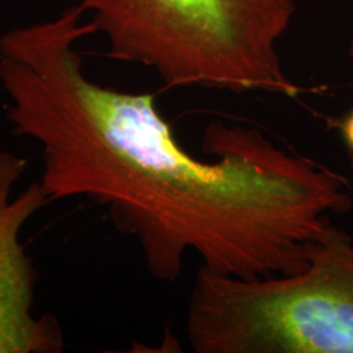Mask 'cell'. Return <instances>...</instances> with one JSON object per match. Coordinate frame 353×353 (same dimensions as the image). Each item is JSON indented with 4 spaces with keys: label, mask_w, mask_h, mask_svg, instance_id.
<instances>
[{
    "label": "cell",
    "mask_w": 353,
    "mask_h": 353,
    "mask_svg": "<svg viewBox=\"0 0 353 353\" xmlns=\"http://www.w3.org/2000/svg\"><path fill=\"white\" fill-rule=\"evenodd\" d=\"M202 148L207 159L179 143L154 94L100 85L57 123L46 176L58 199L105 207L160 281H176L188 254L232 278L296 274L352 207L344 176L258 127L214 121Z\"/></svg>",
    "instance_id": "cell-1"
},
{
    "label": "cell",
    "mask_w": 353,
    "mask_h": 353,
    "mask_svg": "<svg viewBox=\"0 0 353 353\" xmlns=\"http://www.w3.org/2000/svg\"><path fill=\"white\" fill-rule=\"evenodd\" d=\"M115 61L144 65L168 88L262 92L296 99L279 43L294 0H79Z\"/></svg>",
    "instance_id": "cell-2"
},
{
    "label": "cell",
    "mask_w": 353,
    "mask_h": 353,
    "mask_svg": "<svg viewBox=\"0 0 353 353\" xmlns=\"http://www.w3.org/2000/svg\"><path fill=\"white\" fill-rule=\"evenodd\" d=\"M26 166L24 157L0 148V353H59L62 327L34 312L37 271L20 239L28 221L50 203L39 182L13 194Z\"/></svg>",
    "instance_id": "cell-4"
},
{
    "label": "cell",
    "mask_w": 353,
    "mask_h": 353,
    "mask_svg": "<svg viewBox=\"0 0 353 353\" xmlns=\"http://www.w3.org/2000/svg\"><path fill=\"white\" fill-rule=\"evenodd\" d=\"M186 335L195 353H353V239L332 225L301 271L239 279L201 267Z\"/></svg>",
    "instance_id": "cell-3"
},
{
    "label": "cell",
    "mask_w": 353,
    "mask_h": 353,
    "mask_svg": "<svg viewBox=\"0 0 353 353\" xmlns=\"http://www.w3.org/2000/svg\"><path fill=\"white\" fill-rule=\"evenodd\" d=\"M348 55L353 62V39L348 49ZM327 122L328 127L338 134L353 169V106L339 117L328 118Z\"/></svg>",
    "instance_id": "cell-5"
}]
</instances>
